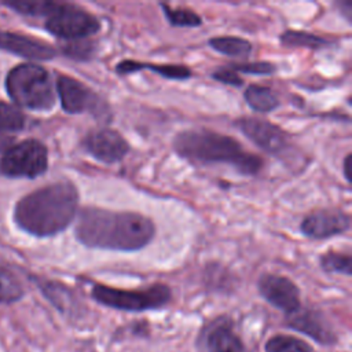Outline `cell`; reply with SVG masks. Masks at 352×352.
<instances>
[{
    "label": "cell",
    "instance_id": "6da1fadb",
    "mask_svg": "<svg viewBox=\"0 0 352 352\" xmlns=\"http://www.w3.org/2000/svg\"><path fill=\"white\" fill-rule=\"evenodd\" d=\"M154 235L151 219L129 210L84 208L76 224V238L92 249L136 252L147 246Z\"/></svg>",
    "mask_w": 352,
    "mask_h": 352
},
{
    "label": "cell",
    "instance_id": "7a4b0ae2",
    "mask_svg": "<svg viewBox=\"0 0 352 352\" xmlns=\"http://www.w3.org/2000/svg\"><path fill=\"white\" fill-rule=\"evenodd\" d=\"M78 190L67 180L56 182L32 191L18 201L15 223L36 236L62 232L74 220L78 209Z\"/></svg>",
    "mask_w": 352,
    "mask_h": 352
},
{
    "label": "cell",
    "instance_id": "3957f363",
    "mask_svg": "<svg viewBox=\"0 0 352 352\" xmlns=\"http://www.w3.org/2000/svg\"><path fill=\"white\" fill-rule=\"evenodd\" d=\"M176 154L194 164H228L242 175H256L263 158L246 151L232 136L209 129H187L173 138Z\"/></svg>",
    "mask_w": 352,
    "mask_h": 352
},
{
    "label": "cell",
    "instance_id": "277c9868",
    "mask_svg": "<svg viewBox=\"0 0 352 352\" xmlns=\"http://www.w3.org/2000/svg\"><path fill=\"white\" fill-rule=\"evenodd\" d=\"M6 88L16 104L30 110H51L56 100L50 73L34 63L15 66L7 76Z\"/></svg>",
    "mask_w": 352,
    "mask_h": 352
},
{
    "label": "cell",
    "instance_id": "5b68a950",
    "mask_svg": "<svg viewBox=\"0 0 352 352\" xmlns=\"http://www.w3.org/2000/svg\"><path fill=\"white\" fill-rule=\"evenodd\" d=\"M91 294L96 302L104 307L128 312L158 309L166 305L172 297L170 289L164 283H155L139 290H124L98 283L92 287Z\"/></svg>",
    "mask_w": 352,
    "mask_h": 352
},
{
    "label": "cell",
    "instance_id": "8992f818",
    "mask_svg": "<svg viewBox=\"0 0 352 352\" xmlns=\"http://www.w3.org/2000/svg\"><path fill=\"white\" fill-rule=\"evenodd\" d=\"M45 29L62 40L73 41L95 34L100 29V22L94 14L80 6L58 3L47 15Z\"/></svg>",
    "mask_w": 352,
    "mask_h": 352
},
{
    "label": "cell",
    "instance_id": "52a82bcc",
    "mask_svg": "<svg viewBox=\"0 0 352 352\" xmlns=\"http://www.w3.org/2000/svg\"><path fill=\"white\" fill-rule=\"evenodd\" d=\"M48 168V150L36 139L11 146L0 160V172L10 177H37Z\"/></svg>",
    "mask_w": 352,
    "mask_h": 352
},
{
    "label": "cell",
    "instance_id": "ba28073f",
    "mask_svg": "<svg viewBox=\"0 0 352 352\" xmlns=\"http://www.w3.org/2000/svg\"><path fill=\"white\" fill-rule=\"evenodd\" d=\"M235 126L250 142L271 155H279L289 147L286 132L267 120L257 117H242L235 121Z\"/></svg>",
    "mask_w": 352,
    "mask_h": 352
},
{
    "label": "cell",
    "instance_id": "9c48e42d",
    "mask_svg": "<svg viewBox=\"0 0 352 352\" xmlns=\"http://www.w3.org/2000/svg\"><path fill=\"white\" fill-rule=\"evenodd\" d=\"M82 147L96 161L107 165L122 161L131 150L126 139L111 128L89 131L82 139Z\"/></svg>",
    "mask_w": 352,
    "mask_h": 352
},
{
    "label": "cell",
    "instance_id": "30bf717a",
    "mask_svg": "<svg viewBox=\"0 0 352 352\" xmlns=\"http://www.w3.org/2000/svg\"><path fill=\"white\" fill-rule=\"evenodd\" d=\"M56 89L62 109L69 114H81L85 111H91L99 117L103 111H106L100 106L99 96L81 81L73 77L59 76L56 81Z\"/></svg>",
    "mask_w": 352,
    "mask_h": 352
},
{
    "label": "cell",
    "instance_id": "8fae6325",
    "mask_svg": "<svg viewBox=\"0 0 352 352\" xmlns=\"http://www.w3.org/2000/svg\"><path fill=\"white\" fill-rule=\"evenodd\" d=\"M257 289L267 302L283 311L286 315L296 312L301 307L300 289L287 276L278 274H263L258 278Z\"/></svg>",
    "mask_w": 352,
    "mask_h": 352
},
{
    "label": "cell",
    "instance_id": "7c38bea8",
    "mask_svg": "<svg viewBox=\"0 0 352 352\" xmlns=\"http://www.w3.org/2000/svg\"><path fill=\"white\" fill-rule=\"evenodd\" d=\"M351 228V217L341 209H319L307 214L301 224V232L309 239H327L346 232Z\"/></svg>",
    "mask_w": 352,
    "mask_h": 352
},
{
    "label": "cell",
    "instance_id": "4fadbf2b",
    "mask_svg": "<svg viewBox=\"0 0 352 352\" xmlns=\"http://www.w3.org/2000/svg\"><path fill=\"white\" fill-rule=\"evenodd\" d=\"M287 326L309 336L312 340L322 345H333L337 341L336 333L322 314L314 309H302L301 307L287 315Z\"/></svg>",
    "mask_w": 352,
    "mask_h": 352
},
{
    "label": "cell",
    "instance_id": "5bb4252c",
    "mask_svg": "<svg viewBox=\"0 0 352 352\" xmlns=\"http://www.w3.org/2000/svg\"><path fill=\"white\" fill-rule=\"evenodd\" d=\"M0 48L33 60H50L56 56V51L50 44L14 32L0 30Z\"/></svg>",
    "mask_w": 352,
    "mask_h": 352
},
{
    "label": "cell",
    "instance_id": "9a60e30c",
    "mask_svg": "<svg viewBox=\"0 0 352 352\" xmlns=\"http://www.w3.org/2000/svg\"><path fill=\"white\" fill-rule=\"evenodd\" d=\"M208 352H246L239 336L234 331L228 318H217L213 320L205 334Z\"/></svg>",
    "mask_w": 352,
    "mask_h": 352
},
{
    "label": "cell",
    "instance_id": "2e32d148",
    "mask_svg": "<svg viewBox=\"0 0 352 352\" xmlns=\"http://www.w3.org/2000/svg\"><path fill=\"white\" fill-rule=\"evenodd\" d=\"M139 70H150L168 80H188L192 77V70L184 65H160L132 59H125L116 65V73L120 76H126Z\"/></svg>",
    "mask_w": 352,
    "mask_h": 352
},
{
    "label": "cell",
    "instance_id": "e0dca14e",
    "mask_svg": "<svg viewBox=\"0 0 352 352\" xmlns=\"http://www.w3.org/2000/svg\"><path fill=\"white\" fill-rule=\"evenodd\" d=\"M248 106L257 113H271L280 106V100L276 94L270 88L258 84L249 85L243 92Z\"/></svg>",
    "mask_w": 352,
    "mask_h": 352
},
{
    "label": "cell",
    "instance_id": "ac0fdd59",
    "mask_svg": "<svg viewBox=\"0 0 352 352\" xmlns=\"http://www.w3.org/2000/svg\"><path fill=\"white\" fill-rule=\"evenodd\" d=\"M208 45L219 54L230 58L245 59L252 54V43L235 36H217L208 40Z\"/></svg>",
    "mask_w": 352,
    "mask_h": 352
},
{
    "label": "cell",
    "instance_id": "d6986e66",
    "mask_svg": "<svg viewBox=\"0 0 352 352\" xmlns=\"http://www.w3.org/2000/svg\"><path fill=\"white\" fill-rule=\"evenodd\" d=\"M279 40L286 47H302L309 50H322L330 45V41L324 37L302 30H285Z\"/></svg>",
    "mask_w": 352,
    "mask_h": 352
},
{
    "label": "cell",
    "instance_id": "ffe728a7",
    "mask_svg": "<svg viewBox=\"0 0 352 352\" xmlns=\"http://www.w3.org/2000/svg\"><path fill=\"white\" fill-rule=\"evenodd\" d=\"M162 8V12L166 18V21L169 22L170 26L175 28H198L202 25V18L194 12L190 8H182V7H176L172 8L168 4L161 3L160 4Z\"/></svg>",
    "mask_w": 352,
    "mask_h": 352
},
{
    "label": "cell",
    "instance_id": "44dd1931",
    "mask_svg": "<svg viewBox=\"0 0 352 352\" xmlns=\"http://www.w3.org/2000/svg\"><path fill=\"white\" fill-rule=\"evenodd\" d=\"M320 267L327 274H342L346 276L352 275V258L351 254L329 250L320 256Z\"/></svg>",
    "mask_w": 352,
    "mask_h": 352
},
{
    "label": "cell",
    "instance_id": "7402d4cb",
    "mask_svg": "<svg viewBox=\"0 0 352 352\" xmlns=\"http://www.w3.org/2000/svg\"><path fill=\"white\" fill-rule=\"evenodd\" d=\"M265 352H314L301 338L276 334L265 342Z\"/></svg>",
    "mask_w": 352,
    "mask_h": 352
},
{
    "label": "cell",
    "instance_id": "603a6c76",
    "mask_svg": "<svg viewBox=\"0 0 352 352\" xmlns=\"http://www.w3.org/2000/svg\"><path fill=\"white\" fill-rule=\"evenodd\" d=\"M4 4L25 15L47 16L56 7L58 3L45 1V0H14V1H4Z\"/></svg>",
    "mask_w": 352,
    "mask_h": 352
},
{
    "label": "cell",
    "instance_id": "cb8c5ba5",
    "mask_svg": "<svg viewBox=\"0 0 352 352\" xmlns=\"http://www.w3.org/2000/svg\"><path fill=\"white\" fill-rule=\"evenodd\" d=\"M23 290L18 279L8 271L0 268V301L12 302L21 298Z\"/></svg>",
    "mask_w": 352,
    "mask_h": 352
},
{
    "label": "cell",
    "instance_id": "d4e9b609",
    "mask_svg": "<svg viewBox=\"0 0 352 352\" xmlns=\"http://www.w3.org/2000/svg\"><path fill=\"white\" fill-rule=\"evenodd\" d=\"M62 51L66 56H69L72 59L88 60L95 54V43L88 40V38L66 41L62 45Z\"/></svg>",
    "mask_w": 352,
    "mask_h": 352
},
{
    "label": "cell",
    "instance_id": "484cf974",
    "mask_svg": "<svg viewBox=\"0 0 352 352\" xmlns=\"http://www.w3.org/2000/svg\"><path fill=\"white\" fill-rule=\"evenodd\" d=\"M23 125V114L16 107L0 100V131H18Z\"/></svg>",
    "mask_w": 352,
    "mask_h": 352
},
{
    "label": "cell",
    "instance_id": "4316f807",
    "mask_svg": "<svg viewBox=\"0 0 352 352\" xmlns=\"http://www.w3.org/2000/svg\"><path fill=\"white\" fill-rule=\"evenodd\" d=\"M228 67L232 69L235 73L241 72L245 74H260V76H268L276 72L275 65L270 62H241V63H231L228 65Z\"/></svg>",
    "mask_w": 352,
    "mask_h": 352
},
{
    "label": "cell",
    "instance_id": "83f0119b",
    "mask_svg": "<svg viewBox=\"0 0 352 352\" xmlns=\"http://www.w3.org/2000/svg\"><path fill=\"white\" fill-rule=\"evenodd\" d=\"M210 76H212L213 80L220 81V82L227 84V85H232V87H242L243 85V80L228 66L216 69Z\"/></svg>",
    "mask_w": 352,
    "mask_h": 352
},
{
    "label": "cell",
    "instance_id": "f1b7e54d",
    "mask_svg": "<svg viewBox=\"0 0 352 352\" xmlns=\"http://www.w3.org/2000/svg\"><path fill=\"white\" fill-rule=\"evenodd\" d=\"M351 160H352V154L351 153H348L346 155H345V158H344V161H342V172H344V177H345V180L348 182V183H351L352 180H351Z\"/></svg>",
    "mask_w": 352,
    "mask_h": 352
}]
</instances>
